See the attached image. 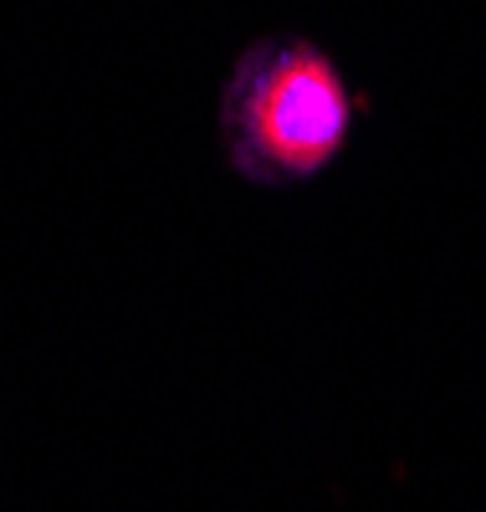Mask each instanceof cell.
<instances>
[{
  "label": "cell",
  "mask_w": 486,
  "mask_h": 512,
  "mask_svg": "<svg viewBox=\"0 0 486 512\" xmlns=\"http://www.w3.org/2000/svg\"><path fill=\"white\" fill-rule=\"evenodd\" d=\"M236 128L251 164L297 180L338 154L348 134V93L318 52L287 47L246 77Z\"/></svg>",
  "instance_id": "6da1fadb"
}]
</instances>
